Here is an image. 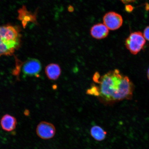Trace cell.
Listing matches in <instances>:
<instances>
[{"mask_svg":"<svg viewBox=\"0 0 149 149\" xmlns=\"http://www.w3.org/2000/svg\"><path fill=\"white\" fill-rule=\"evenodd\" d=\"M143 36L145 39L149 41V26H147L145 29Z\"/></svg>","mask_w":149,"mask_h":149,"instance_id":"cell-11","label":"cell"},{"mask_svg":"<svg viewBox=\"0 0 149 149\" xmlns=\"http://www.w3.org/2000/svg\"><path fill=\"white\" fill-rule=\"evenodd\" d=\"M93 80L98 85L94 84L87 91L89 95L97 97L104 103L111 104L125 100H130L133 96L134 87L127 76L115 69L110 71L100 77L97 72Z\"/></svg>","mask_w":149,"mask_h":149,"instance_id":"cell-1","label":"cell"},{"mask_svg":"<svg viewBox=\"0 0 149 149\" xmlns=\"http://www.w3.org/2000/svg\"><path fill=\"white\" fill-rule=\"evenodd\" d=\"M109 33V29L104 24L99 23L93 26L91 34L93 38L100 40L106 38Z\"/></svg>","mask_w":149,"mask_h":149,"instance_id":"cell-7","label":"cell"},{"mask_svg":"<svg viewBox=\"0 0 149 149\" xmlns=\"http://www.w3.org/2000/svg\"><path fill=\"white\" fill-rule=\"evenodd\" d=\"M146 43V40L140 31L131 33L126 39V47L132 54L136 55L141 51Z\"/></svg>","mask_w":149,"mask_h":149,"instance_id":"cell-3","label":"cell"},{"mask_svg":"<svg viewBox=\"0 0 149 149\" xmlns=\"http://www.w3.org/2000/svg\"><path fill=\"white\" fill-rule=\"evenodd\" d=\"M17 124L16 119L15 117L9 114H6L2 117L1 125L2 128L7 132H11L14 130Z\"/></svg>","mask_w":149,"mask_h":149,"instance_id":"cell-9","label":"cell"},{"mask_svg":"<svg viewBox=\"0 0 149 149\" xmlns=\"http://www.w3.org/2000/svg\"><path fill=\"white\" fill-rule=\"evenodd\" d=\"M42 69L40 61L36 59L30 58L23 63L22 71L24 76L39 77Z\"/></svg>","mask_w":149,"mask_h":149,"instance_id":"cell-4","label":"cell"},{"mask_svg":"<svg viewBox=\"0 0 149 149\" xmlns=\"http://www.w3.org/2000/svg\"><path fill=\"white\" fill-rule=\"evenodd\" d=\"M104 24L111 30H116L122 26L123 19L120 15L115 12L106 14L103 18Z\"/></svg>","mask_w":149,"mask_h":149,"instance_id":"cell-6","label":"cell"},{"mask_svg":"<svg viewBox=\"0 0 149 149\" xmlns=\"http://www.w3.org/2000/svg\"><path fill=\"white\" fill-rule=\"evenodd\" d=\"M147 76H148V79L149 80V68L148 70V73H147Z\"/></svg>","mask_w":149,"mask_h":149,"instance_id":"cell-14","label":"cell"},{"mask_svg":"<svg viewBox=\"0 0 149 149\" xmlns=\"http://www.w3.org/2000/svg\"><path fill=\"white\" fill-rule=\"evenodd\" d=\"M68 9L69 11H71V12H72V11H73L74 9L73 8H72V7L70 6L69 7Z\"/></svg>","mask_w":149,"mask_h":149,"instance_id":"cell-13","label":"cell"},{"mask_svg":"<svg viewBox=\"0 0 149 149\" xmlns=\"http://www.w3.org/2000/svg\"><path fill=\"white\" fill-rule=\"evenodd\" d=\"M45 72L48 79L52 81H56L61 75V69L58 64L51 63L46 67Z\"/></svg>","mask_w":149,"mask_h":149,"instance_id":"cell-8","label":"cell"},{"mask_svg":"<svg viewBox=\"0 0 149 149\" xmlns=\"http://www.w3.org/2000/svg\"><path fill=\"white\" fill-rule=\"evenodd\" d=\"M90 134L92 137L96 141H101L105 139L107 132L101 127L95 125L91 128Z\"/></svg>","mask_w":149,"mask_h":149,"instance_id":"cell-10","label":"cell"},{"mask_svg":"<svg viewBox=\"0 0 149 149\" xmlns=\"http://www.w3.org/2000/svg\"><path fill=\"white\" fill-rule=\"evenodd\" d=\"M36 134L39 137L42 139H51L54 136L56 129L54 125L51 123L42 121L37 125Z\"/></svg>","mask_w":149,"mask_h":149,"instance_id":"cell-5","label":"cell"},{"mask_svg":"<svg viewBox=\"0 0 149 149\" xmlns=\"http://www.w3.org/2000/svg\"><path fill=\"white\" fill-rule=\"evenodd\" d=\"M21 37L19 29L17 27L0 26V57L12 55L19 47Z\"/></svg>","mask_w":149,"mask_h":149,"instance_id":"cell-2","label":"cell"},{"mask_svg":"<svg viewBox=\"0 0 149 149\" xmlns=\"http://www.w3.org/2000/svg\"><path fill=\"white\" fill-rule=\"evenodd\" d=\"M119 1L122 2L124 3V4H127V3L133 2L135 1L136 0H119Z\"/></svg>","mask_w":149,"mask_h":149,"instance_id":"cell-12","label":"cell"}]
</instances>
